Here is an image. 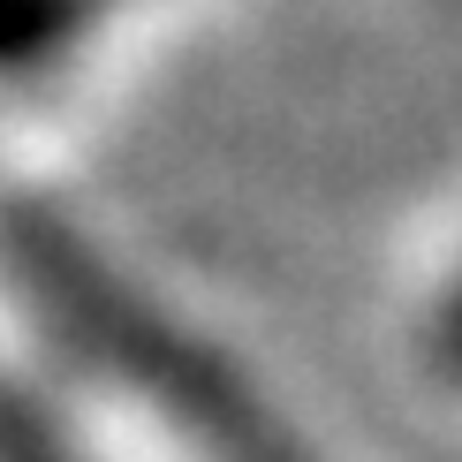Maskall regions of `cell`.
I'll return each instance as SVG.
<instances>
[{"instance_id": "1", "label": "cell", "mask_w": 462, "mask_h": 462, "mask_svg": "<svg viewBox=\"0 0 462 462\" xmlns=\"http://www.w3.org/2000/svg\"><path fill=\"white\" fill-rule=\"evenodd\" d=\"M0 462H303L205 341L160 319L0 167Z\"/></svg>"}, {"instance_id": "2", "label": "cell", "mask_w": 462, "mask_h": 462, "mask_svg": "<svg viewBox=\"0 0 462 462\" xmlns=\"http://www.w3.org/2000/svg\"><path fill=\"white\" fill-rule=\"evenodd\" d=\"M425 349H432V372L448 379V387H462V265L425 311Z\"/></svg>"}]
</instances>
